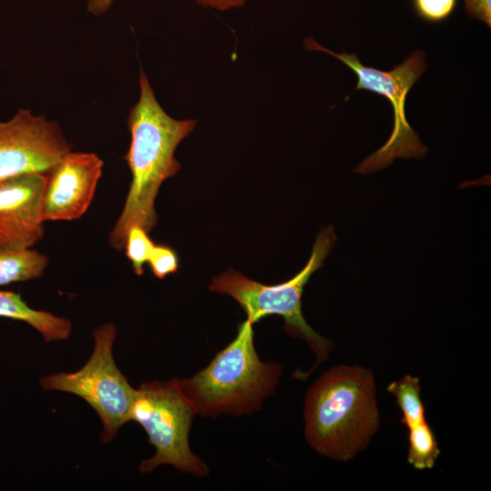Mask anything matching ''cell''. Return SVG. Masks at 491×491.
<instances>
[{"label": "cell", "mask_w": 491, "mask_h": 491, "mask_svg": "<svg viewBox=\"0 0 491 491\" xmlns=\"http://www.w3.org/2000/svg\"><path fill=\"white\" fill-rule=\"evenodd\" d=\"M140 96L127 117L131 134L125 159L132 181L123 210L109 234L110 246L122 251L126 234L138 225L148 234L157 224L155 197L161 185L181 168L175 152L181 141L195 129L194 119L171 117L159 105L143 70L139 76Z\"/></svg>", "instance_id": "6da1fadb"}, {"label": "cell", "mask_w": 491, "mask_h": 491, "mask_svg": "<svg viewBox=\"0 0 491 491\" xmlns=\"http://www.w3.org/2000/svg\"><path fill=\"white\" fill-rule=\"evenodd\" d=\"M305 437L318 454L353 459L379 429L375 377L361 366H336L308 389L304 405Z\"/></svg>", "instance_id": "7a4b0ae2"}, {"label": "cell", "mask_w": 491, "mask_h": 491, "mask_svg": "<svg viewBox=\"0 0 491 491\" xmlns=\"http://www.w3.org/2000/svg\"><path fill=\"white\" fill-rule=\"evenodd\" d=\"M253 326L246 318L238 326L235 339L205 368L189 378L179 379L196 415H251L274 394L283 369L278 363L260 360Z\"/></svg>", "instance_id": "3957f363"}, {"label": "cell", "mask_w": 491, "mask_h": 491, "mask_svg": "<svg viewBox=\"0 0 491 491\" xmlns=\"http://www.w3.org/2000/svg\"><path fill=\"white\" fill-rule=\"evenodd\" d=\"M336 241L333 225L323 227L316 236L307 264L294 277L281 284L264 285L229 268L214 276L209 285L212 292L225 294L235 299L253 324L266 316H282L286 332L305 340L316 356L315 366L305 377L321 365L333 349V344L306 323L302 313L301 298L310 276L323 266Z\"/></svg>", "instance_id": "277c9868"}, {"label": "cell", "mask_w": 491, "mask_h": 491, "mask_svg": "<svg viewBox=\"0 0 491 491\" xmlns=\"http://www.w3.org/2000/svg\"><path fill=\"white\" fill-rule=\"evenodd\" d=\"M195 415L179 379L144 383L136 389L131 421L143 426L149 443L155 447V455L141 462L140 473L171 465L181 473L198 477L209 474L207 465L193 453L189 445V432Z\"/></svg>", "instance_id": "5b68a950"}, {"label": "cell", "mask_w": 491, "mask_h": 491, "mask_svg": "<svg viewBox=\"0 0 491 491\" xmlns=\"http://www.w3.org/2000/svg\"><path fill=\"white\" fill-rule=\"evenodd\" d=\"M305 46L337 58L356 75V90L376 93L392 105L394 128L391 135L384 145L366 157L354 172L366 175L390 165L396 158H422L426 155L427 148L408 124L405 111L406 95L426 69L424 51L416 50L392 70L382 71L363 65L356 54L334 53L311 37L305 40Z\"/></svg>", "instance_id": "8992f818"}, {"label": "cell", "mask_w": 491, "mask_h": 491, "mask_svg": "<svg viewBox=\"0 0 491 491\" xmlns=\"http://www.w3.org/2000/svg\"><path fill=\"white\" fill-rule=\"evenodd\" d=\"M93 336L94 351L81 369L46 376L40 380V385L45 390L71 393L85 400L99 416L103 424L101 440L107 443L115 438L124 424L131 421L136 389L131 386L114 360L115 324L101 325Z\"/></svg>", "instance_id": "52a82bcc"}, {"label": "cell", "mask_w": 491, "mask_h": 491, "mask_svg": "<svg viewBox=\"0 0 491 491\" xmlns=\"http://www.w3.org/2000/svg\"><path fill=\"white\" fill-rule=\"evenodd\" d=\"M72 145L56 121L19 109L0 122V181L27 174H46Z\"/></svg>", "instance_id": "ba28073f"}, {"label": "cell", "mask_w": 491, "mask_h": 491, "mask_svg": "<svg viewBox=\"0 0 491 491\" xmlns=\"http://www.w3.org/2000/svg\"><path fill=\"white\" fill-rule=\"evenodd\" d=\"M104 163L94 153L69 152L46 174L43 195L45 221H72L90 206Z\"/></svg>", "instance_id": "9c48e42d"}, {"label": "cell", "mask_w": 491, "mask_h": 491, "mask_svg": "<svg viewBox=\"0 0 491 491\" xmlns=\"http://www.w3.org/2000/svg\"><path fill=\"white\" fill-rule=\"evenodd\" d=\"M45 180V174H27L0 181V251L30 248L42 240Z\"/></svg>", "instance_id": "30bf717a"}, {"label": "cell", "mask_w": 491, "mask_h": 491, "mask_svg": "<svg viewBox=\"0 0 491 491\" xmlns=\"http://www.w3.org/2000/svg\"><path fill=\"white\" fill-rule=\"evenodd\" d=\"M0 317L23 321L35 328L46 342L67 339L72 331L69 319L30 307L15 292L0 290Z\"/></svg>", "instance_id": "8fae6325"}, {"label": "cell", "mask_w": 491, "mask_h": 491, "mask_svg": "<svg viewBox=\"0 0 491 491\" xmlns=\"http://www.w3.org/2000/svg\"><path fill=\"white\" fill-rule=\"evenodd\" d=\"M48 263L45 255L32 247L0 251V286L39 278Z\"/></svg>", "instance_id": "7c38bea8"}, {"label": "cell", "mask_w": 491, "mask_h": 491, "mask_svg": "<svg viewBox=\"0 0 491 491\" xmlns=\"http://www.w3.org/2000/svg\"><path fill=\"white\" fill-rule=\"evenodd\" d=\"M386 390L395 396L401 410V423L406 427L426 421L425 406L421 398L419 378L406 375L398 380L391 382Z\"/></svg>", "instance_id": "4fadbf2b"}, {"label": "cell", "mask_w": 491, "mask_h": 491, "mask_svg": "<svg viewBox=\"0 0 491 491\" xmlns=\"http://www.w3.org/2000/svg\"><path fill=\"white\" fill-rule=\"evenodd\" d=\"M408 428L407 461L418 470L431 469L440 454L437 439L426 421Z\"/></svg>", "instance_id": "5bb4252c"}, {"label": "cell", "mask_w": 491, "mask_h": 491, "mask_svg": "<svg viewBox=\"0 0 491 491\" xmlns=\"http://www.w3.org/2000/svg\"><path fill=\"white\" fill-rule=\"evenodd\" d=\"M149 234L140 225H133L128 229L125 245V256L132 263L134 272L137 276L144 274V266L149 260L154 242Z\"/></svg>", "instance_id": "9a60e30c"}, {"label": "cell", "mask_w": 491, "mask_h": 491, "mask_svg": "<svg viewBox=\"0 0 491 491\" xmlns=\"http://www.w3.org/2000/svg\"><path fill=\"white\" fill-rule=\"evenodd\" d=\"M418 17L429 23H440L454 13L456 0H412Z\"/></svg>", "instance_id": "2e32d148"}, {"label": "cell", "mask_w": 491, "mask_h": 491, "mask_svg": "<svg viewBox=\"0 0 491 491\" xmlns=\"http://www.w3.org/2000/svg\"><path fill=\"white\" fill-rule=\"evenodd\" d=\"M147 263L153 275L159 279L175 273L179 268L176 252L165 245H155Z\"/></svg>", "instance_id": "e0dca14e"}, {"label": "cell", "mask_w": 491, "mask_h": 491, "mask_svg": "<svg viewBox=\"0 0 491 491\" xmlns=\"http://www.w3.org/2000/svg\"><path fill=\"white\" fill-rule=\"evenodd\" d=\"M470 18L476 19L491 27V0H462Z\"/></svg>", "instance_id": "ac0fdd59"}, {"label": "cell", "mask_w": 491, "mask_h": 491, "mask_svg": "<svg viewBox=\"0 0 491 491\" xmlns=\"http://www.w3.org/2000/svg\"><path fill=\"white\" fill-rule=\"evenodd\" d=\"M247 0H195V2L204 6L218 11H227L232 8H237L246 4Z\"/></svg>", "instance_id": "d6986e66"}, {"label": "cell", "mask_w": 491, "mask_h": 491, "mask_svg": "<svg viewBox=\"0 0 491 491\" xmlns=\"http://www.w3.org/2000/svg\"><path fill=\"white\" fill-rule=\"evenodd\" d=\"M115 0H88L87 11L94 15L105 14L114 4Z\"/></svg>", "instance_id": "ffe728a7"}]
</instances>
